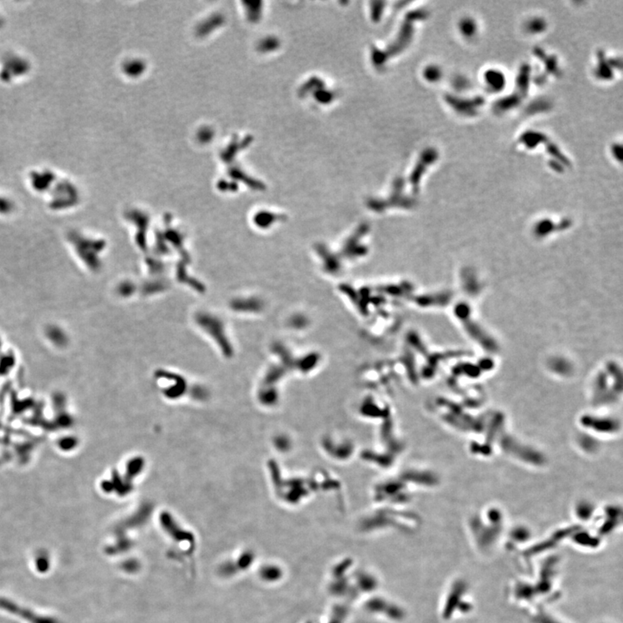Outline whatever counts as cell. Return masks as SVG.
Segmentation results:
<instances>
[{
	"label": "cell",
	"instance_id": "1",
	"mask_svg": "<svg viewBox=\"0 0 623 623\" xmlns=\"http://www.w3.org/2000/svg\"><path fill=\"white\" fill-rule=\"evenodd\" d=\"M456 313L460 320H462L466 331H469L470 335L475 338V340H479L480 344L485 345L484 347H486L490 350H493L495 347L493 340H491V339L486 333H484V331L478 326V325H476L475 322H473L471 319L469 318V308L466 304H460L456 309Z\"/></svg>",
	"mask_w": 623,
	"mask_h": 623
},
{
	"label": "cell",
	"instance_id": "2",
	"mask_svg": "<svg viewBox=\"0 0 623 623\" xmlns=\"http://www.w3.org/2000/svg\"><path fill=\"white\" fill-rule=\"evenodd\" d=\"M486 78H487V82H488L487 84L490 85L491 87H500L502 84L503 76L500 75L499 72L492 71L490 75H487Z\"/></svg>",
	"mask_w": 623,
	"mask_h": 623
}]
</instances>
